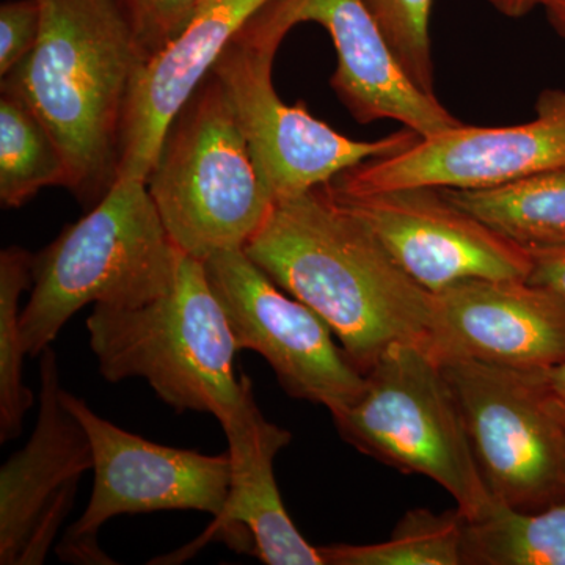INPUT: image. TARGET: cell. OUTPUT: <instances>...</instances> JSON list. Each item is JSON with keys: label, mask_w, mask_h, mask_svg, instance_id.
Wrapping results in <instances>:
<instances>
[{"label": "cell", "mask_w": 565, "mask_h": 565, "mask_svg": "<svg viewBox=\"0 0 565 565\" xmlns=\"http://www.w3.org/2000/svg\"><path fill=\"white\" fill-rule=\"evenodd\" d=\"M244 252L329 323L363 374L390 345L426 348L434 292L322 188L275 202Z\"/></svg>", "instance_id": "1"}, {"label": "cell", "mask_w": 565, "mask_h": 565, "mask_svg": "<svg viewBox=\"0 0 565 565\" xmlns=\"http://www.w3.org/2000/svg\"><path fill=\"white\" fill-rule=\"evenodd\" d=\"M35 50L2 77L65 156L70 191L95 206L118 177L122 114L145 57L121 0H40Z\"/></svg>", "instance_id": "2"}, {"label": "cell", "mask_w": 565, "mask_h": 565, "mask_svg": "<svg viewBox=\"0 0 565 565\" xmlns=\"http://www.w3.org/2000/svg\"><path fill=\"white\" fill-rule=\"evenodd\" d=\"M99 373L145 379L173 411L211 414L223 430L259 414L250 379L236 374V341L204 263L182 253L166 296L136 308L95 307L87 319Z\"/></svg>", "instance_id": "3"}, {"label": "cell", "mask_w": 565, "mask_h": 565, "mask_svg": "<svg viewBox=\"0 0 565 565\" xmlns=\"http://www.w3.org/2000/svg\"><path fill=\"white\" fill-rule=\"evenodd\" d=\"M181 255L147 181L117 178L84 217L33 255L31 297L21 313L25 352L40 356L87 305L136 308L166 296Z\"/></svg>", "instance_id": "4"}, {"label": "cell", "mask_w": 565, "mask_h": 565, "mask_svg": "<svg viewBox=\"0 0 565 565\" xmlns=\"http://www.w3.org/2000/svg\"><path fill=\"white\" fill-rule=\"evenodd\" d=\"M147 185L173 243L200 262L244 248L269 217L273 192L214 74L174 118Z\"/></svg>", "instance_id": "5"}, {"label": "cell", "mask_w": 565, "mask_h": 565, "mask_svg": "<svg viewBox=\"0 0 565 565\" xmlns=\"http://www.w3.org/2000/svg\"><path fill=\"white\" fill-rule=\"evenodd\" d=\"M364 377L359 399L332 415L341 437L403 473L433 479L465 519L486 511L494 498L440 362L423 345L397 343Z\"/></svg>", "instance_id": "6"}, {"label": "cell", "mask_w": 565, "mask_h": 565, "mask_svg": "<svg viewBox=\"0 0 565 565\" xmlns=\"http://www.w3.org/2000/svg\"><path fill=\"white\" fill-rule=\"evenodd\" d=\"M289 31L267 2L211 71L232 103L275 202L313 191L359 163L397 154L422 139L407 128L374 141L349 139L313 117L305 104L282 102L273 68Z\"/></svg>", "instance_id": "7"}, {"label": "cell", "mask_w": 565, "mask_h": 565, "mask_svg": "<svg viewBox=\"0 0 565 565\" xmlns=\"http://www.w3.org/2000/svg\"><path fill=\"white\" fill-rule=\"evenodd\" d=\"M440 364L494 500L523 511L565 500V405L545 371L465 359Z\"/></svg>", "instance_id": "8"}, {"label": "cell", "mask_w": 565, "mask_h": 565, "mask_svg": "<svg viewBox=\"0 0 565 565\" xmlns=\"http://www.w3.org/2000/svg\"><path fill=\"white\" fill-rule=\"evenodd\" d=\"M62 403L87 430L95 484L81 519L58 555L81 564H114L96 535L114 516L159 511H200L221 519L232 487V457L152 444L115 426L81 397L62 388Z\"/></svg>", "instance_id": "9"}, {"label": "cell", "mask_w": 565, "mask_h": 565, "mask_svg": "<svg viewBox=\"0 0 565 565\" xmlns=\"http://www.w3.org/2000/svg\"><path fill=\"white\" fill-rule=\"evenodd\" d=\"M203 263L237 349L259 353L289 396L323 405L332 415L359 399L366 377L334 344L321 316L275 285L244 248Z\"/></svg>", "instance_id": "10"}, {"label": "cell", "mask_w": 565, "mask_h": 565, "mask_svg": "<svg viewBox=\"0 0 565 565\" xmlns=\"http://www.w3.org/2000/svg\"><path fill=\"white\" fill-rule=\"evenodd\" d=\"M321 188L427 291L473 278L530 277V250L457 206L441 189L349 193L329 182Z\"/></svg>", "instance_id": "11"}, {"label": "cell", "mask_w": 565, "mask_h": 565, "mask_svg": "<svg viewBox=\"0 0 565 565\" xmlns=\"http://www.w3.org/2000/svg\"><path fill=\"white\" fill-rule=\"evenodd\" d=\"M535 117L514 126H459L416 140L407 150L371 159L338 174V191L404 188L490 189L565 169V90L546 88Z\"/></svg>", "instance_id": "12"}, {"label": "cell", "mask_w": 565, "mask_h": 565, "mask_svg": "<svg viewBox=\"0 0 565 565\" xmlns=\"http://www.w3.org/2000/svg\"><path fill=\"white\" fill-rule=\"evenodd\" d=\"M40 412L31 440L0 468V564H43L93 470L87 430L62 403L57 353L40 355Z\"/></svg>", "instance_id": "13"}, {"label": "cell", "mask_w": 565, "mask_h": 565, "mask_svg": "<svg viewBox=\"0 0 565 565\" xmlns=\"http://www.w3.org/2000/svg\"><path fill=\"white\" fill-rule=\"evenodd\" d=\"M427 351L546 371L565 362V302L525 278H473L434 292Z\"/></svg>", "instance_id": "14"}, {"label": "cell", "mask_w": 565, "mask_h": 565, "mask_svg": "<svg viewBox=\"0 0 565 565\" xmlns=\"http://www.w3.org/2000/svg\"><path fill=\"white\" fill-rule=\"evenodd\" d=\"M270 7L291 29L316 22L329 32L338 55L330 84L353 120L401 122L422 139L463 125L412 81L364 0H270Z\"/></svg>", "instance_id": "15"}, {"label": "cell", "mask_w": 565, "mask_h": 565, "mask_svg": "<svg viewBox=\"0 0 565 565\" xmlns=\"http://www.w3.org/2000/svg\"><path fill=\"white\" fill-rule=\"evenodd\" d=\"M267 2L202 0L180 35L141 63L122 114L117 178L148 181L177 115Z\"/></svg>", "instance_id": "16"}, {"label": "cell", "mask_w": 565, "mask_h": 565, "mask_svg": "<svg viewBox=\"0 0 565 565\" xmlns=\"http://www.w3.org/2000/svg\"><path fill=\"white\" fill-rule=\"evenodd\" d=\"M225 434L232 487L207 534L233 539V548L245 545L267 565H323L318 546L308 544L289 519L275 481V456L289 445L291 433L258 414Z\"/></svg>", "instance_id": "17"}, {"label": "cell", "mask_w": 565, "mask_h": 565, "mask_svg": "<svg viewBox=\"0 0 565 565\" xmlns=\"http://www.w3.org/2000/svg\"><path fill=\"white\" fill-rule=\"evenodd\" d=\"M457 206L526 248L565 244V169L490 189H441Z\"/></svg>", "instance_id": "18"}, {"label": "cell", "mask_w": 565, "mask_h": 565, "mask_svg": "<svg viewBox=\"0 0 565 565\" xmlns=\"http://www.w3.org/2000/svg\"><path fill=\"white\" fill-rule=\"evenodd\" d=\"M463 565H565V500L523 511L494 500L465 519Z\"/></svg>", "instance_id": "19"}, {"label": "cell", "mask_w": 565, "mask_h": 565, "mask_svg": "<svg viewBox=\"0 0 565 565\" xmlns=\"http://www.w3.org/2000/svg\"><path fill=\"white\" fill-rule=\"evenodd\" d=\"M70 189L65 156L39 115L17 96L0 98V203L24 206L44 188Z\"/></svg>", "instance_id": "20"}, {"label": "cell", "mask_w": 565, "mask_h": 565, "mask_svg": "<svg viewBox=\"0 0 565 565\" xmlns=\"http://www.w3.org/2000/svg\"><path fill=\"white\" fill-rule=\"evenodd\" d=\"M463 522L459 509L444 514L414 509L381 544L318 548L323 565H463Z\"/></svg>", "instance_id": "21"}, {"label": "cell", "mask_w": 565, "mask_h": 565, "mask_svg": "<svg viewBox=\"0 0 565 565\" xmlns=\"http://www.w3.org/2000/svg\"><path fill=\"white\" fill-rule=\"evenodd\" d=\"M33 255L25 248L0 253V441L22 433L24 416L33 405V393L22 381L28 355L22 341L20 300L32 286Z\"/></svg>", "instance_id": "22"}, {"label": "cell", "mask_w": 565, "mask_h": 565, "mask_svg": "<svg viewBox=\"0 0 565 565\" xmlns=\"http://www.w3.org/2000/svg\"><path fill=\"white\" fill-rule=\"evenodd\" d=\"M364 3L412 81L424 92L435 95L429 32L434 0H364Z\"/></svg>", "instance_id": "23"}, {"label": "cell", "mask_w": 565, "mask_h": 565, "mask_svg": "<svg viewBox=\"0 0 565 565\" xmlns=\"http://www.w3.org/2000/svg\"><path fill=\"white\" fill-rule=\"evenodd\" d=\"M145 61L177 39L202 0H121ZM143 61V62H145Z\"/></svg>", "instance_id": "24"}, {"label": "cell", "mask_w": 565, "mask_h": 565, "mask_svg": "<svg viewBox=\"0 0 565 565\" xmlns=\"http://www.w3.org/2000/svg\"><path fill=\"white\" fill-rule=\"evenodd\" d=\"M40 0H7L0 7V77H6L39 43Z\"/></svg>", "instance_id": "25"}, {"label": "cell", "mask_w": 565, "mask_h": 565, "mask_svg": "<svg viewBox=\"0 0 565 565\" xmlns=\"http://www.w3.org/2000/svg\"><path fill=\"white\" fill-rule=\"evenodd\" d=\"M527 250L533 259L527 280L548 288L565 302V244Z\"/></svg>", "instance_id": "26"}, {"label": "cell", "mask_w": 565, "mask_h": 565, "mask_svg": "<svg viewBox=\"0 0 565 565\" xmlns=\"http://www.w3.org/2000/svg\"><path fill=\"white\" fill-rule=\"evenodd\" d=\"M494 10L500 11L505 18L519 20L541 6V0H489Z\"/></svg>", "instance_id": "27"}, {"label": "cell", "mask_w": 565, "mask_h": 565, "mask_svg": "<svg viewBox=\"0 0 565 565\" xmlns=\"http://www.w3.org/2000/svg\"><path fill=\"white\" fill-rule=\"evenodd\" d=\"M546 20L565 43V0H541Z\"/></svg>", "instance_id": "28"}, {"label": "cell", "mask_w": 565, "mask_h": 565, "mask_svg": "<svg viewBox=\"0 0 565 565\" xmlns=\"http://www.w3.org/2000/svg\"><path fill=\"white\" fill-rule=\"evenodd\" d=\"M545 377L557 399L565 405V362L557 364L552 370H546Z\"/></svg>", "instance_id": "29"}]
</instances>
